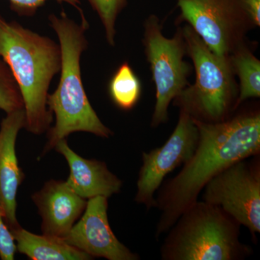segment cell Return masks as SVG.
<instances>
[{
	"mask_svg": "<svg viewBox=\"0 0 260 260\" xmlns=\"http://www.w3.org/2000/svg\"><path fill=\"white\" fill-rule=\"evenodd\" d=\"M16 252L14 237L0 212V259L13 260Z\"/></svg>",
	"mask_w": 260,
	"mask_h": 260,
	"instance_id": "20",
	"label": "cell"
},
{
	"mask_svg": "<svg viewBox=\"0 0 260 260\" xmlns=\"http://www.w3.org/2000/svg\"><path fill=\"white\" fill-rule=\"evenodd\" d=\"M186 54L195 70V82L177 98L174 105L185 111L193 119L206 123L225 121L237 109L239 88L230 56L210 51L189 25L182 28Z\"/></svg>",
	"mask_w": 260,
	"mask_h": 260,
	"instance_id": "5",
	"label": "cell"
},
{
	"mask_svg": "<svg viewBox=\"0 0 260 260\" xmlns=\"http://www.w3.org/2000/svg\"><path fill=\"white\" fill-rule=\"evenodd\" d=\"M17 251L32 260H90L93 258L73 247L64 239L51 236L38 235L21 226L11 231Z\"/></svg>",
	"mask_w": 260,
	"mask_h": 260,
	"instance_id": "14",
	"label": "cell"
},
{
	"mask_svg": "<svg viewBox=\"0 0 260 260\" xmlns=\"http://www.w3.org/2000/svg\"><path fill=\"white\" fill-rule=\"evenodd\" d=\"M177 1L181 21H186L218 55H230L256 27L243 0Z\"/></svg>",
	"mask_w": 260,
	"mask_h": 260,
	"instance_id": "7",
	"label": "cell"
},
{
	"mask_svg": "<svg viewBox=\"0 0 260 260\" xmlns=\"http://www.w3.org/2000/svg\"><path fill=\"white\" fill-rule=\"evenodd\" d=\"M143 44L156 90V102L151 119L152 127H158L169 119L171 103L189 85L191 67L184 60L186 54L182 28L174 37L167 38L156 15H151L144 24Z\"/></svg>",
	"mask_w": 260,
	"mask_h": 260,
	"instance_id": "6",
	"label": "cell"
},
{
	"mask_svg": "<svg viewBox=\"0 0 260 260\" xmlns=\"http://www.w3.org/2000/svg\"><path fill=\"white\" fill-rule=\"evenodd\" d=\"M108 198L97 196L87 202L78 222L64 238L73 247L92 257L109 260H138L140 256L119 242L109 225Z\"/></svg>",
	"mask_w": 260,
	"mask_h": 260,
	"instance_id": "10",
	"label": "cell"
},
{
	"mask_svg": "<svg viewBox=\"0 0 260 260\" xmlns=\"http://www.w3.org/2000/svg\"><path fill=\"white\" fill-rule=\"evenodd\" d=\"M231 63L239 79L237 107L250 99L260 96V61L253 54L245 42L230 54Z\"/></svg>",
	"mask_w": 260,
	"mask_h": 260,
	"instance_id": "15",
	"label": "cell"
},
{
	"mask_svg": "<svg viewBox=\"0 0 260 260\" xmlns=\"http://www.w3.org/2000/svg\"><path fill=\"white\" fill-rule=\"evenodd\" d=\"M49 20L59 39L61 62L57 88L48 95L47 106L56 121L54 126L47 132V142L42 157L72 133L85 132L102 138L114 135L92 107L82 80L80 58L88 48L85 34L88 22L85 17H82L81 23H77L64 13L59 16L51 14Z\"/></svg>",
	"mask_w": 260,
	"mask_h": 260,
	"instance_id": "3",
	"label": "cell"
},
{
	"mask_svg": "<svg viewBox=\"0 0 260 260\" xmlns=\"http://www.w3.org/2000/svg\"><path fill=\"white\" fill-rule=\"evenodd\" d=\"M193 120L199 138L192 156L157 191L155 208L160 215L155 229L156 239L198 201L205 185L217 174L234 162L260 153L259 108L244 109L220 122Z\"/></svg>",
	"mask_w": 260,
	"mask_h": 260,
	"instance_id": "1",
	"label": "cell"
},
{
	"mask_svg": "<svg viewBox=\"0 0 260 260\" xmlns=\"http://www.w3.org/2000/svg\"><path fill=\"white\" fill-rule=\"evenodd\" d=\"M243 2L256 27H259L260 0H243Z\"/></svg>",
	"mask_w": 260,
	"mask_h": 260,
	"instance_id": "21",
	"label": "cell"
},
{
	"mask_svg": "<svg viewBox=\"0 0 260 260\" xmlns=\"http://www.w3.org/2000/svg\"><path fill=\"white\" fill-rule=\"evenodd\" d=\"M102 20L107 42L115 45L116 20L125 0H88Z\"/></svg>",
	"mask_w": 260,
	"mask_h": 260,
	"instance_id": "18",
	"label": "cell"
},
{
	"mask_svg": "<svg viewBox=\"0 0 260 260\" xmlns=\"http://www.w3.org/2000/svg\"><path fill=\"white\" fill-rule=\"evenodd\" d=\"M241 224L220 207L198 201L168 231L162 260H241L251 248L240 241Z\"/></svg>",
	"mask_w": 260,
	"mask_h": 260,
	"instance_id": "4",
	"label": "cell"
},
{
	"mask_svg": "<svg viewBox=\"0 0 260 260\" xmlns=\"http://www.w3.org/2000/svg\"><path fill=\"white\" fill-rule=\"evenodd\" d=\"M31 199L42 218L43 234L64 239L83 215L88 200L75 193L66 181L51 179Z\"/></svg>",
	"mask_w": 260,
	"mask_h": 260,
	"instance_id": "12",
	"label": "cell"
},
{
	"mask_svg": "<svg viewBox=\"0 0 260 260\" xmlns=\"http://www.w3.org/2000/svg\"><path fill=\"white\" fill-rule=\"evenodd\" d=\"M203 200L225 210L256 239L260 233L259 155L234 162L203 189Z\"/></svg>",
	"mask_w": 260,
	"mask_h": 260,
	"instance_id": "8",
	"label": "cell"
},
{
	"mask_svg": "<svg viewBox=\"0 0 260 260\" xmlns=\"http://www.w3.org/2000/svg\"><path fill=\"white\" fill-rule=\"evenodd\" d=\"M54 149L64 156L69 166L70 175L66 182L81 198H109L120 192L122 181L109 170L105 162L80 156L70 148L67 139L59 141Z\"/></svg>",
	"mask_w": 260,
	"mask_h": 260,
	"instance_id": "13",
	"label": "cell"
},
{
	"mask_svg": "<svg viewBox=\"0 0 260 260\" xmlns=\"http://www.w3.org/2000/svg\"><path fill=\"white\" fill-rule=\"evenodd\" d=\"M23 98L10 68L0 58V109L6 114L23 109Z\"/></svg>",
	"mask_w": 260,
	"mask_h": 260,
	"instance_id": "17",
	"label": "cell"
},
{
	"mask_svg": "<svg viewBox=\"0 0 260 260\" xmlns=\"http://www.w3.org/2000/svg\"><path fill=\"white\" fill-rule=\"evenodd\" d=\"M11 8L20 15H30L35 14L39 8L45 4L49 0H9ZM59 3H66L73 5L80 12V15H83V11L80 8L79 0H56Z\"/></svg>",
	"mask_w": 260,
	"mask_h": 260,
	"instance_id": "19",
	"label": "cell"
},
{
	"mask_svg": "<svg viewBox=\"0 0 260 260\" xmlns=\"http://www.w3.org/2000/svg\"><path fill=\"white\" fill-rule=\"evenodd\" d=\"M109 93L114 104L122 110H131L139 102L141 82L129 63H122L116 70L109 81Z\"/></svg>",
	"mask_w": 260,
	"mask_h": 260,
	"instance_id": "16",
	"label": "cell"
},
{
	"mask_svg": "<svg viewBox=\"0 0 260 260\" xmlns=\"http://www.w3.org/2000/svg\"><path fill=\"white\" fill-rule=\"evenodd\" d=\"M0 58L10 68L23 98L25 129L37 135L47 133L53 121L47 98L53 78L60 72V46L0 15Z\"/></svg>",
	"mask_w": 260,
	"mask_h": 260,
	"instance_id": "2",
	"label": "cell"
},
{
	"mask_svg": "<svg viewBox=\"0 0 260 260\" xmlns=\"http://www.w3.org/2000/svg\"><path fill=\"white\" fill-rule=\"evenodd\" d=\"M0 124V212L10 229L20 226L17 219V194L25 174L19 166L16 141L25 128L23 109L6 114Z\"/></svg>",
	"mask_w": 260,
	"mask_h": 260,
	"instance_id": "11",
	"label": "cell"
},
{
	"mask_svg": "<svg viewBox=\"0 0 260 260\" xmlns=\"http://www.w3.org/2000/svg\"><path fill=\"white\" fill-rule=\"evenodd\" d=\"M198 126L191 116L180 109L179 121L162 146L142 153L135 201L146 210L155 208V192L168 174L184 165L192 156L198 143Z\"/></svg>",
	"mask_w": 260,
	"mask_h": 260,
	"instance_id": "9",
	"label": "cell"
}]
</instances>
